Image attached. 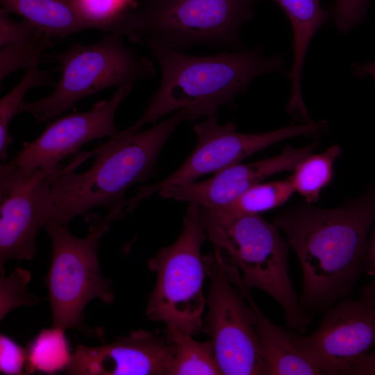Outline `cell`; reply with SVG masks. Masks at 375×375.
Returning <instances> with one entry per match:
<instances>
[{
	"label": "cell",
	"instance_id": "6",
	"mask_svg": "<svg viewBox=\"0 0 375 375\" xmlns=\"http://www.w3.org/2000/svg\"><path fill=\"white\" fill-rule=\"evenodd\" d=\"M88 235H73L67 225L53 222L44 228L51 240V260L45 278L51 304L52 326L76 328L88 335L101 338L103 331L84 324L83 312L95 298L104 303L113 301L110 282L101 274L98 259L100 239L108 232L114 215H85Z\"/></svg>",
	"mask_w": 375,
	"mask_h": 375
},
{
	"label": "cell",
	"instance_id": "3",
	"mask_svg": "<svg viewBox=\"0 0 375 375\" xmlns=\"http://www.w3.org/2000/svg\"><path fill=\"white\" fill-rule=\"evenodd\" d=\"M185 120V113L179 110L147 130L121 131L87 153L88 158L94 156L87 171L78 174L68 167L59 169L49 178L56 203L50 222L68 225L96 207L106 208L115 220L124 216L127 190L153 174L162 147Z\"/></svg>",
	"mask_w": 375,
	"mask_h": 375
},
{
	"label": "cell",
	"instance_id": "8",
	"mask_svg": "<svg viewBox=\"0 0 375 375\" xmlns=\"http://www.w3.org/2000/svg\"><path fill=\"white\" fill-rule=\"evenodd\" d=\"M183 224L177 240L148 261L149 269L156 274V282L149 297L146 314L149 320L196 335L203 326L206 301L201 249L207 235L199 205L188 203Z\"/></svg>",
	"mask_w": 375,
	"mask_h": 375
},
{
	"label": "cell",
	"instance_id": "29",
	"mask_svg": "<svg viewBox=\"0 0 375 375\" xmlns=\"http://www.w3.org/2000/svg\"><path fill=\"white\" fill-rule=\"evenodd\" d=\"M26 350L8 336L0 335V372L8 375L26 374Z\"/></svg>",
	"mask_w": 375,
	"mask_h": 375
},
{
	"label": "cell",
	"instance_id": "4",
	"mask_svg": "<svg viewBox=\"0 0 375 375\" xmlns=\"http://www.w3.org/2000/svg\"><path fill=\"white\" fill-rule=\"evenodd\" d=\"M201 208L207 239L237 267L244 285L271 296L283 308L288 325L304 333L310 317L293 288L288 245L277 225L259 214L228 216Z\"/></svg>",
	"mask_w": 375,
	"mask_h": 375
},
{
	"label": "cell",
	"instance_id": "17",
	"mask_svg": "<svg viewBox=\"0 0 375 375\" xmlns=\"http://www.w3.org/2000/svg\"><path fill=\"white\" fill-rule=\"evenodd\" d=\"M289 19L293 33V62L286 74L291 81V94L286 110L302 123L313 120L309 116L301 96L303 66L309 44L316 32L328 21L329 10L322 7L320 0H273Z\"/></svg>",
	"mask_w": 375,
	"mask_h": 375
},
{
	"label": "cell",
	"instance_id": "12",
	"mask_svg": "<svg viewBox=\"0 0 375 375\" xmlns=\"http://www.w3.org/2000/svg\"><path fill=\"white\" fill-rule=\"evenodd\" d=\"M56 203L47 176L0 166V274L10 260H31L39 230L53 218Z\"/></svg>",
	"mask_w": 375,
	"mask_h": 375
},
{
	"label": "cell",
	"instance_id": "19",
	"mask_svg": "<svg viewBox=\"0 0 375 375\" xmlns=\"http://www.w3.org/2000/svg\"><path fill=\"white\" fill-rule=\"evenodd\" d=\"M165 335L174 347L170 375H222L210 340L199 342L177 328L165 327Z\"/></svg>",
	"mask_w": 375,
	"mask_h": 375
},
{
	"label": "cell",
	"instance_id": "5",
	"mask_svg": "<svg viewBox=\"0 0 375 375\" xmlns=\"http://www.w3.org/2000/svg\"><path fill=\"white\" fill-rule=\"evenodd\" d=\"M257 0H140L115 33L145 46L182 51L197 45L242 49L240 33Z\"/></svg>",
	"mask_w": 375,
	"mask_h": 375
},
{
	"label": "cell",
	"instance_id": "7",
	"mask_svg": "<svg viewBox=\"0 0 375 375\" xmlns=\"http://www.w3.org/2000/svg\"><path fill=\"white\" fill-rule=\"evenodd\" d=\"M123 38L119 33H109L94 44L74 42L62 52L44 55L59 64L60 79L47 96L23 101L19 114L29 113L38 121L47 122L90 95L153 76L151 60L126 46Z\"/></svg>",
	"mask_w": 375,
	"mask_h": 375
},
{
	"label": "cell",
	"instance_id": "30",
	"mask_svg": "<svg viewBox=\"0 0 375 375\" xmlns=\"http://www.w3.org/2000/svg\"><path fill=\"white\" fill-rule=\"evenodd\" d=\"M351 374L375 375V349L355 365Z\"/></svg>",
	"mask_w": 375,
	"mask_h": 375
},
{
	"label": "cell",
	"instance_id": "18",
	"mask_svg": "<svg viewBox=\"0 0 375 375\" xmlns=\"http://www.w3.org/2000/svg\"><path fill=\"white\" fill-rule=\"evenodd\" d=\"M1 8L26 20L53 39L90 28L68 0H0Z\"/></svg>",
	"mask_w": 375,
	"mask_h": 375
},
{
	"label": "cell",
	"instance_id": "27",
	"mask_svg": "<svg viewBox=\"0 0 375 375\" xmlns=\"http://www.w3.org/2000/svg\"><path fill=\"white\" fill-rule=\"evenodd\" d=\"M370 0H335L333 19L338 28L344 33L360 24L367 15Z\"/></svg>",
	"mask_w": 375,
	"mask_h": 375
},
{
	"label": "cell",
	"instance_id": "16",
	"mask_svg": "<svg viewBox=\"0 0 375 375\" xmlns=\"http://www.w3.org/2000/svg\"><path fill=\"white\" fill-rule=\"evenodd\" d=\"M230 281L244 294L256 316L261 354L268 375H321L322 373L294 345L291 333L272 323L260 310L244 285L237 267L226 264Z\"/></svg>",
	"mask_w": 375,
	"mask_h": 375
},
{
	"label": "cell",
	"instance_id": "14",
	"mask_svg": "<svg viewBox=\"0 0 375 375\" xmlns=\"http://www.w3.org/2000/svg\"><path fill=\"white\" fill-rule=\"evenodd\" d=\"M174 347L160 331L134 330L98 347L78 344L65 371L73 375H170Z\"/></svg>",
	"mask_w": 375,
	"mask_h": 375
},
{
	"label": "cell",
	"instance_id": "15",
	"mask_svg": "<svg viewBox=\"0 0 375 375\" xmlns=\"http://www.w3.org/2000/svg\"><path fill=\"white\" fill-rule=\"evenodd\" d=\"M315 143L301 148L286 146L278 155L247 164H235L206 180L167 186L158 194L165 199L195 203L201 208L217 209L226 206L251 187L267 178L293 170L312 153Z\"/></svg>",
	"mask_w": 375,
	"mask_h": 375
},
{
	"label": "cell",
	"instance_id": "2",
	"mask_svg": "<svg viewBox=\"0 0 375 375\" xmlns=\"http://www.w3.org/2000/svg\"><path fill=\"white\" fill-rule=\"evenodd\" d=\"M160 65V84L141 117L126 132L155 124L167 115L181 110L188 121L216 115L231 105L256 77L283 69V57H266L260 48L194 56L156 42L145 45Z\"/></svg>",
	"mask_w": 375,
	"mask_h": 375
},
{
	"label": "cell",
	"instance_id": "23",
	"mask_svg": "<svg viewBox=\"0 0 375 375\" xmlns=\"http://www.w3.org/2000/svg\"><path fill=\"white\" fill-rule=\"evenodd\" d=\"M53 81L49 72L33 67L28 71L12 88L0 100V158L5 162L8 158V150L12 142L9 133L10 122L19 114V109L24 101L26 92L33 88L44 85H53Z\"/></svg>",
	"mask_w": 375,
	"mask_h": 375
},
{
	"label": "cell",
	"instance_id": "10",
	"mask_svg": "<svg viewBox=\"0 0 375 375\" xmlns=\"http://www.w3.org/2000/svg\"><path fill=\"white\" fill-rule=\"evenodd\" d=\"M327 126L324 120L300 124H290L268 132L244 133L237 131L235 124L220 125L217 117L212 115L194 125L196 145L182 165L163 180L139 188L124 207L127 213L143 199L167 186L196 181L211 173H217L242 160L276 143L299 135H311Z\"/></svg>",
	"mask_w": 375,
	"mask_h": 375
},
{
	"label": "cell",
	"instance_id": "9",
	"mask_svg": "<svg viewBox=\"0 0 375 375\" xmlns=\"http://www.w3.org/2000/svg\"><path fill=\"white\" fill-rule=\"evenodd\" d=\"M203 262L210 288L202 329L210 338L223 374H267L253 309L227 276L217 251Z\"/></svg>",
	"mask_w": 375,
	"mask_h": 375
},
{
	"label": "cell",
	"instance_id": "21",
	"mask_svg": "<svg viewBox=\"0 0 375 375\" xmlns=\"http://www.w3.org/2000/svg\"><path fill=\"white\" fill-rule=\"evenodd\" d=\"M64 329L51 326L42 330L28 344L26 372L53 374L66 370L73 353Z\"/></svg>",
	"mask_w": 375,
	"mask_h": 375
},
{
	"label": "cell",
	"instance_id": "26",
	"mask_svg": "<svg viewBox=\"0 0 375 375\" xmlns=\"http://www.w3.org/2000/svg\"><path fill=\"white\" fill-rule=\"evenodd\" d=\"M31 278L28 270L17 267L8 277L0 278V320L12 310L22 306H31L40 299L31 295L27 285Z\"/></svg>",
	"mask_w": 375,
	"mask_h": 375
},
{
	"label": "cell",
	"instance_id": "13",
	"mask_svg": "<svg viewBox=\"0 0 375 375\" xmlns=\"http://www.w3.org/2000/svg\"><path fill=\"white\" fill-rule=\"evenodd\" d=\"M133 86L118 88L110 99L97 102L88 111L55 118L9 162L24 172L39 171L51 178L59 171L60 162L86 143L103 137L110 138L121 132L115 124V114Z\"/></svg>",
	"mask_w": 375,
	"mask_h": 375
},
{
	"label": "cell",
	"instance_id": "1",
	"mask_svg": "<svg viewBox=\"0 0 375 375\" xmlns=\"http://www.w3.org/2000/svg\"><path fill=\"white\" fill-rule=\"evenodd\" d=\"M375 222V183L360 197L333 208L305 202L278 214L299 261L305 311H326L351 292L365 270L368 235Z\"/></svg>",
	"mask_w": 375,
	"mask_h": 375
},
{
	"label": "cell",
	"instance_id": "11",
	"mask_svg": "<svg viewBox=\"0 0 375 375\" xmlns=\"http://www.w3.org/2000/svg\"><path fill=\"white\" fill-rule=\"evenodd\" d=\"M295 347L322 374H351L375 349V301L345 297L328 308L318 328L302 336L291 333Z\"/></svg>",
	"mask_w": 375,
	"mask_h": 375
},
{
	"label": "cell",
	"instance_id": "20",
	"mask_svg": "<svg viewBox=\"0 0 375 375\" xmlns=\"http://www.w3.org/2000/svg\"><path fill=\"white\" fill-rule=\"evenodd\" d=\"M341 153V147L334 144L322 153H310L302 159L288 178L294 192L301 195L306 203L316 202L331 182L335 162Z\"/></svg>",
	"mask_w": 375,
	"mask_h": 375
},
{
	"label": "cell",
	"instance_id": "28",
	"mask_svg": "<svg viewBox=\"0 0 375 375\" xmlns=\"http://www.w3.org/2000/svg\"><path fill=\"white\" fill-rule=\"evenodd\" d=\"M42 31L26 20L16 22L10 13L0 9V47L28 40Z\"/></svg>",
	"mask_w": 375,
	"mask_h": 375
},
{
	"label": "cell",
	"instance_id": "24",
	"mask_svg": "<svg viewBox=\"0 0 375 375\" xmlns=\"http://www.w3.org/2000/svg\"><path fill=\"white\" fill-rule=\"evenodd\" d=\"M89 25L106 33H114L121 21L140 0H68Z\"/></svg>",
	"mask_w": 375,
	"mask_h": 375
},
{
	"label": "cell",
	"instance_id": "25",
	"mask_svg": "<svg viewBox=\"0 0 375 375\" xmlns=\"http://www.w3.org/2000/svg\"><path fill=\"white\" fill-rule=\"evenodd\" d=\"M53 40L41 32L28 40L1 47L0 82L13 72L38 67L43 51L52 47Z\"/></svg>",
	"mask_w": 375,
	"mask_h": 375
},
{
	"label": "cell",
	"instance_id": "22",
	"mask_svg": "<svg viewBox=\"0 0 375 375\" xmlns=\"http://www.w3.org/2000/svg\"><path fill=\"white\" fill-rule=\"evenodd\" d=\"M294 193L289 179L258 183L233 201L217 209H210L228 216L255 215L285 203Z\"/></svg>",
	"mask_w": 375,
	"mask_h": 375
},
{
	"label": "cell",
	"instance_id": "32",
	"mask_svg": "<svg viewBox=\"0 0 375 375\" xmlns=\"http://www.w3.org/2000/svg\"><path fill=\"white\" fill-rule=\"evenodd\" d=\"M353 75L356 78H360L366 74L371 75L375 81V62H370L365 65H352Z\"/></svg>",
	"mask_w": 375,
	"mask_h": 375
},
{
	"label": "cell",
	"instance_id": "33",
	"mask_svg": "<svg viewBox=\"0 0 375 375\" xmlns=\"http://www.w3.org/2000/svg\"><path fill=\"white\" fill-rule=\"evenodd\" d=\"M361 296L367 297L375 301V280L362 288Z\"/></svg>",
	"mask_w": 375,
	"mask_h": 375
},
{
	"label": "cell",
	"instance_id": "31",
	"mask_svg": "<svg viewBox=\"0 0 375 375\" xmlns=\"http://www.w3.org/2000/svg\"><path fill=\"white\" fill-rule=\"evenodd\" d=\"M365 269L371 274H375V230L368 240L365 260Z\"/></svg>",
	"mask_w": 375,
	"mask_h": 375
}]
</instances>
